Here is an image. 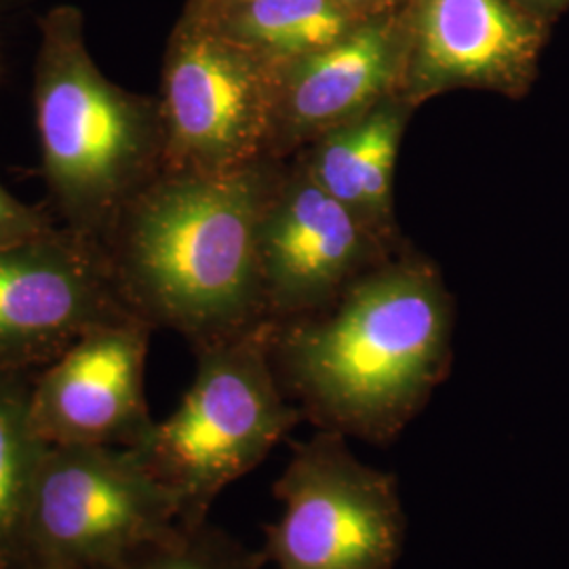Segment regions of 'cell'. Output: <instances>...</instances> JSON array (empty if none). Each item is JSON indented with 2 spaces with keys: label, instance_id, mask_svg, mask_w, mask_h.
<instances>
[{
  "label": "cell",
  "instance_id": "6da1fadb",
  "mask_svg": "<svg viewBox=\"0 0 569 569\" xmlns=\"http://www.w3.org/2000/svg\"><path fill=\"white\" fill-rule=\"evenodd\" d=\"M453 302L425 262L376 266L302 317L272 321L270 361L317 430L388 446L451 366Z\"/></svg>",
  "mask_w": 569,
  "mask_h": 569
},
{
  "label": "cell",
  "instance_id": "7a4b0ae2",
  "mask_svg": "<svg viewBox=\"0 0 569 569\" xmlns=\"http://www.w3.org/2000/svg\"><path fill=\"white\" fill-rule=\"evenodd\" d=\"M279 161L224 173L161 171L102 241L124 308L192 348L268 321L260 224Z\"/></svg>",
  "mask_w": 569,
  "mask_h": 569
},
{
  "label": "cell",
  "instance_id": "3957f363",
  "mask_svg": "<svg viewBox=\"0 0 569 569\" xmlns=\"http://www.w3.org/2000/svg\"><path fill=\"white\" fill-rule=\"evenodd\" d=\"M32 98L51 213L102 243L127 203L163 171L159 98L103 74L84 41L82 13L70 4L41 20Z\"/></svg>",
  "mask_w": 569,
  "mask_h": 569
},
{
  "label": "cell",
  "instance_id": "277c9868",
  "mask_svg": "<svg viewBox=\"0 0 569 569\" xmlns=\"http://www.w3.org/2000/svg\"><path fill=\"white\" fill-rule=\"evenodd\" d=\"M270 326L194 348L197 373L171 416L131 448L171 491L180 526L209 521L220 493L264 462L305 416L270 361Z\"/></svg>",
  "mask_w": 569,
  "mask_h": 569
},
{
  "label": "cell",
  "instance_id": "5b68a950",
  "mask_svg": "<svg viewBox=\"0 0 569 569\" xmlns=\"http://www.w3.org/2000/svg\"><path fill=\"white\" fill-rule=\"evenodd\" d=\"M281 66L183 16L164 56L163 171L224 173L274 161Z\"/></svg>",
  "mask_w": 569,
  "mask_h": 569
},
{
  "label": "cell",
  "instance_id": "8992f818",
  "mask_svg": "<svg viewBox=\"0 0 569 569\" xmlns=\"http://www.w3.org/2000/svg\"><path fill=\"white\" fill-rule=\"evenodd\" d=\"M180 528V509L127 448H47L26 526L28 566L117 568Z\"/></svg>",
  "mask_w": 569,
  "mask_h": 569
},
{
  "label": "cell",
  "instance_id": "52a82bcc",
  "mask_svg": "<svg viewBox=\"0 0 569 569\" xmlns=\"http://www.w3.org/2000/svg\"><path fill=\"white\" fill-rule=\"evenodd\" d=\"M272 486L281 517L264 526L266 561L277 569H392L407 517L392 472L361 462L348 437L317 430L291 446Z\"/></svg>",
  "mask_w": 569,
  "mask_h": 569
},
{
  "label": "cell",
  "instance_id": "ba28073f",
  "mask_svg": "<svg viewBox=\"0 0 569 569\" xmlns=\"http://www.w3.org/2000/svg\"><path fill=\"white\" fill-rule=\"evenodd\" d=\"M127 315L102 243L56 226L0 249V373L39 371Z\"/></svg>",
  "mask_w": 569,
  "mask_h": 569
},
{
  "label": "cell",
  "instance_id": "9c48e42d",
  "mask_svg": "<svg viewBox=\"0 0 569 569\" xmlns=\"http://www.w3.org/2000/svg\"><path fill=\"white\" fill-rule=\"evenodd\" d=\"M152 327L127 315L89 329L34 376L32 422L49 448H136L154 427L146 401Z\"/></svg>",
  "mask_w": 569,
  "mask_h": 569
},
{
  "label": "cell",
  "instance_id": "30bf717a",
  "mask_svg": "<svg viewBox=\"0 0 569 569\" xmlns=\"http://www.w3.org/2000/svg\"><path fill=\"white\" fill-rule=\"evenodd\" d=\"M399 98L413 110L451 89L523 98L549 23L512 0H411Z\"/></svg>",
  "mask_w": 569,
  "mask_h": 569
},
{
  "label": "cell",
  "instance_id": "8fae6325",
  "mask_svg": "<svg viewBox=\"0 0 569 569\" xmlns=\"http://www.w3.org/2000/svg\"><path fill=\"white\" fill-rule=\"evenodd\" d=\"M380 241L310 176L305 161L279 169L260 224L268 319L284 321L329 305L366 272Z\"/></svg>",
  "mask_w": 569,
  "mask_h": 569
},
{
  "label": "cell",
  "instance_id": "7c38bea8",
  "mask_svg": "<svg viewBox=\"0 0 569 569\" xmlns=\"http://www.w3.org/2000/svg\"><path fill=\"white\" fill-rule=\"evenodd\" d=\"M406 16L373 18L323 51L281 68L272 159L310 146L399 96Z\"/></svg>",
  "mask_w": 569,
  "mask_h": 569
},
{
  "label": "cell",
  "instance_id": "4fadbf2b",
  "mask_svg": "<svg viewBox=\"0 0 569 569\" xmlns=\"http://www.w3.org/2000/svg\"><path fill=\"white\" fill-rule=\"evenodd\" d=\"M413 108L399 96L310 143V176L385 239L392 230V182L399 146Z\"/></svg>",
  "mask_w": 569,
  "mask_h": 569
},
{
  "label": "cell",
  "instance_id": "5bb4252c",
  "mask_svg": "<svg viewBox=\"0 0 569 569\" xmlns=\"http://www.w3.org/2000/svg\"><path fill=\"white\" fill-rule=\"evenodd\" d=\"M192 18L209 21L281 68L342 41L367 21L338 0H239L216 13Z\"/></svg>",
  "mask_w": 569,
  "mask_h": 569
},
{
  "label": "cell",
  "instance_id": "9a60e30c",
  "mask_svg": "<svg viewBox=\"0 0 569 569\" xmlns=\"http://www.w3.org/2000/svg\"><path fill=\"white\" fill-rule=\"evenodd\" d=\"M37 371L0 373V569L28 566L26 526L47 443L32 422Z\"/></svg>",
  "mask_w": 569,
  "mask_h": 569
},
{
  "label": "cell",
  "instance_id": "2e32d148",
  "mask_svg": "<svg viewBox=\"0 0 569 569\" xmlns=\"http://www.w3.org/2000/svg\"><path fill=\"white\" fill-rule=\"evenodd\" d=\"M262 550H251L209 521L197 528L176 529L169 538L140 550L110 569H264Z\"/></svg>",
  "mask_w": 569,
  "mask_h": 569
},
{
  "label": "cell",
  "instance_id": "e0dca14e",
  "mask_svg": "<svg viewBox=\"0 0 569 569\" xmlns=\"http://www.w3.org/2000/svg\"><path fill=\"white\" fill-rule=\"evenodd\" d=\"M58 224L51 211L23 203L0 183V249L41 237Z\"/></svg>",
  "mask_w": 569,
  "mask_h": 569
},
{
  "label": "cell",
  "instance_id": "ac0fdd59",
  "mask_svg": "<svg viewBox=\"0 0 569 569\" xmlns=\"http://www.w3.org/2000/svg\"><path fill=\"white\" fill-rule=\"evenodd\" d=\"M348 11L359 16L361 20L399 16L401 7H409L411 0H338Z\"/></svg>",
  "mask_w": 569,
  "mask_h": 569
},
{
  "label": "cell",
  "instance_id": "d6986e66",
  "mask_svg": "<svg viewBox=\"0 0 569 569\" xmlns=\"http://www.w3.org/2000/svg\"><path fill=\"white\" fill-rule=\"evenodd\" d=\"M512 2H517L523 11H528L529 16L545 23H550L569 7V0H512Z\"/></svg>",
  "mask_w": 569,
  "mask_h": 569
},
{
  "label": "cell",
  "instance_id": "ffe728a7",
  "mask_svg": "<svg viewBox=\"0 0 569 569\" xmlns=\"http://www.w3.org/2000/svg\"><path fill=\"white\" fill-rule=\"evenodd\" d=\"M239 0H190L186 13H192V16H209V13H216L220 9H224L228 4H234Z\"/></svg>",
  "mask_w": 569,
  "mask_h": 569
},
{
  "label": "cell",
  "instance_id": "44dd1931",
  "mask_svg": "<svg viewBox=\"0 0 569 569\" xmlns=\"http://www.w3.org/2000/svg\"><path fill=\"white\" fill-rule=\"evenodd\" d=\"M13 569H49V568H39V566H20V568Z\"/></svg>",
  "mask_w": 569,
  "mask_h": 569
}]
</instances>
